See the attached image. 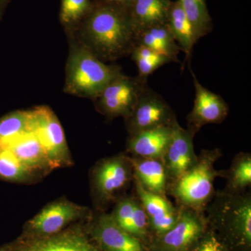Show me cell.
I'll use <instances>...</instances> for the list:
<instances>
[{"instance_id": "cell-2", "label": "cell", "mask_w": 251, "mask_h": 251, "mask_svg": "<svg viewBox=\"0 0 251 251\" xmlns=\"http://www.w3.org/2000/svg\"><path fill=\"white\" fill-rule=\"evenodd\" d=\"M208 227L233 251H251V193L216 191L204 209Z\"/></svg>"}, {"instance_id": "cell-20", "label": "cell", "mask_w": 251, "mask_h": 251, "mask_svg": "<svg viewBox=\"0 0 251 251\" xmlns=\"http://www.w3.org/2000/svg\"><path fill=\"white\" fill-rule=\"evenodd\" d=\"M4 148H9L23 165L34 173L51 169L42 145L31 132L18 137Z\"/></svg>"}, {"instance_id": "cell-9", "label": "cell", "mask_w": 251, "mask_h": 251, "mask_svg": "<svg viewBox=\"0 0 251 251\" xmlns=\"http://www.w3.org/2000/svg\"><path fill=\"white\" fill-rule=\"evenodd\" d=\"M148 85V80L138 76H127L122 72L95 99L97 108L108 118H125L134 108L137 100Z\"/></svg>"}, {"instance_id": "cell-7", "label": "cell", "mask_w": 251, "mask_h": 251, "mask_svg": "<svg viewBox=\"0 0 251 251\" xmlns=\"http://www.w3.org/2000/svg\"><path fill=\"white\" fill-rule=\"evenodd\" d=\"M179 219L169 230L150 239L148 251H191L207 227L205 214L179 207Z\"/></svg>"}, {"instance_id": "cell-15", "label": "cell", "mask_w": 251, "mask_h": 251, "mask_svg": "<svg viewBox=\"0 0 251 251\" xmlns=\"http://www.w3.org/2000/svg\"><path fill=\"white\" fill-rule=\"evenodd\" d=\"M135 196L139 200L148 217L151 237L165 233L179 219L180 208L164 196L146 191L136 179H133Z\"/></svg>"}, {"instance_id": "cell-22", "label": "cell", "mask_w": 251, "mask_h": 251, "mask_svg": "<svg viewBox=\"0 0 251 251\" xmlns=\"http://www.w3.org/2000/svg\"><path fill=\"white\" fill-rule=\"evenodd\" d=\"M166 23L181 51L186 54V58L191 57L193 47L198 41L178 0L172 1Z\"/></svg>"}, {"instance_id": "cell-31", "label": "cell", "mask_w": 251, "mask_h": 251, "mask_svg": "<svg viewBox=\"0 0 251 251\" xmlns=\"http://www.w3.org/2000/svg\"><path fill=\"white\" fill-rule=\"evenodd\" d=\"M11 0H0V21L2 19L5 11Z\"/></svg>"}, {"instance_id": "cell-18", "label": "cell", "mask_w": 251, "mask_h": 251, "mask_svg": "<svg viewBox=\"0 0 251 251\" xmlns=\"http://www.w3.org/2000/svg\"><path fill=\"white\" fill-rule=\"evenodd\" d=\"M130 159L133 164L134 179L143 188L153 194L167 197L169 181L161 158L130 157Z\"/></svg>"}, {"instance_id": "cell-23", "label": "cell", "mask_w": 251, "mask_h": 251, "mask_svg": "<svg viewBox=\"0 0 251 251\" xmlns=\"http://www.w3.org/2000/svg\"><path fill=\"white\" fill-rule=\"evenodd\" d=\"M223 178L226 180L223 192L237 195L247 192L251 185V154L239 152L234 157L228 170L223 171Z\"/></svg>"}, {"instance_id": "cell-29", "label": "cell", "mask_w": 251, "mask_h": 251, "mask_svg": "<svg viewBox=\"0 0 251 251\" xmlns=\"http://www.w3.org/2000/svg\"><path fill=\"white\" fill-rule=\"evenodd\" d=\"M191 251H233L221 239L217 234L206 227V230L198 239Z\"/></svg>"}, {"instance_id": "cell-11", "label": "cell", "mask_w": 251, "mask_h": 251, "mask_svg": "<svg viewBox=\"0 0 251 251\" xmlns=\"http://www.w3.org/2000/svg\"><path fill=\"white\" fill-rule=\"evenodd\" d=\"M92 218L84 206L62 200L48 204L29 220L25 227V236L45 237L59 233L74 221Z\"/></svg>"}, {"instance_id": "cell-8", "label": "cell", "mask_w": 251, "mask_h": 251, "mask_svg": "<svg viewBox=\"0 0 251 251\" xmlns=\"http://www.w3.org/2000/svg\"><path fill=\"white\" fill-rule=\"evenodd\" d=\"M125 121L129 135L178 124L176 114L171 105L149 85L145 87L129 115L125 117Z\"/></svg>"}, {"instance_id": "cell-19", "label": "cell", "mask_w": 251, "mask_h": 251, "mask_svg": "<svg viewBox=\"0 0 251 251\" xmlns=\"http://www.w3.org/2000/svg\"><path fill=\"white\" fill-rule=\"evenodd\" d=\"M171 0H134L128 11L137 36L148 28L167 22Z\"/></svg>"}, {"instance_id": "cell-24", "label": "cell", "mask_w": 251, "mask_h": 251, "mask_svg": "<svg viewBox=\"0 0 251 251\" xmlns=\"http://www.w3.org/2000/svg\"><path fill=\"white\" fill-rule=\"evenodd\" d=\"M31 132L30 111L11 112L0 119V148Z\"/></svg>"}, {"instance_id": "cell-4", "label": "cell", "mask_w": 251, "mask_h": 251, "mask_svg": "<svg viewBox=\"0 0 251 251\" xmlns=\"http://www.w3.org/2000/svg\"><path fill=\"white\" fill-rule=\"evenodd\" d=\"M121 73L120 68L107 65L85 46L74 47L68 59L65 90L95 100Z\"/></svg>"}, {"instance_id": "cell-30", "label": "cell", "mask_w": 251, "mask_h": 251, "mask_svg": "<svg viewBox=\"0 0 251 251\" xmlns=\"http://www.w3.org/2000/svg\"><path fill=\"white\" fill-rule=\"evenodd\" d=\"M133 1L134 0H103V1H105V2L115 4L117 6H121V7L128 10H129L130 6L133 4Z\"/></svg>"}, {"instance_id": "cell-16", "label": "cell", "mask_w": 251, "mask_h": 251, "mask_svg": "<svg viewBox=\"0 0 251 251\" xmlns=\"http://www.w3.org/2000/svg\"><path fill=\"white\" fill-rule=\"evenodd\" d=\"M110 214L122 228L139 240L147 250L151 238L148 219L139 200L135 195H125L120 198L115 203Z\"/></svg>"}, {"instance_id": "cell-6", "label": "cell", "mask_w": 251, "mask_h": 251, "mask_svg": "<svg viewBox=\"0 0 251 251\" xmlns=\"http://www.w3.org/2000/svg\"><path fill=\"white\" fill-rule=\"evenodd\" d=\"M30 126L44 148L51 169L72 164L64 130L50 109L42 106L30 111Z\"/></svg>"}, {"instance_id": "cell-10", "label": "cell", "mask_w": 251, "mask_h": 251, "mask_svg": "<svg viewBox=\"0 0 251 251\" xmlns=\"http://www.w3.org/2000/svg\"><path fill=\"white\" fill-rule=\"evenodd\" d=\"M8 244L11 251H103L91 239L87 228L78 226L45 237L22 235Z\"/></svg>"}, {"instance_id": "cell-28", "label": "cell", "mask_w": 251, "mask_h": 251, "mask_svg": "<svg viewBox=\"0 0 251 251\" xmlns=\"http://www.w3.org/2000/svg\"><path fill=\"white\" fill-rule=\"evenodd\" d=\"M92 7L90 0H61V23L69 27L84 21Z\"/></svg>"}, {"instance_id": "cell-21", "label": "cell", "mask_w": 251, "mask_h": 251, "mask_svg": "<svg viewBox=\"0 0 251 251\" xmlns=\"http://www.w3.org/2000/svg\"><path fill=\"white\" fill-rule=\"evenodd\" d=\"M136 45L145 46L163 54L172 62H179L178 54L181 50L167 23L157 25L140 32L137 36Z\"/></svg>"}, {"instance_id": "cell-12", "label": "cell", "mask_w": 251, "mask_h": 251, "mask_svg": "<svg viewBox=\"0 0 251 251\" xmlns=\"http://www.w3.org/2000/svg\"><path fill=\"white\" fill-rule=\"evenodd\" d=\"M196 90L192 110L186 117L187 129L193 134L202 127L211 124H221L229 113V106L220 95L203 87L191 70Z\"/></svg>"}, {"instance_id": "cell-14", "label": "cell", "mask_w": 251, "mask_h": 251, "mask_svg": "<svg viewBox=\"0 0 251 251\" xmlns=\"http://www.w3.org/2000/svg\"><path fill=\"white\" fill-rule=\"evenodd\" d=\"M194 136L187 128L180 126L179 123L173 128L171 141L161 158L168 175V186L196 164L198 155L193 145Z\"/></svg>"}, {"instance_id": "cell-17", "label": "cell", "mask_w": 251, "mask_h": 251, "mask_svg": "<svg viewBox=\"0 0 251 251\" xmlns=\"http://www.w3.org/2000/svg\"><path fill=\"white\" fill-rule=\"evenodd\" d=\"M175 126L159 127L129 135L126 143L128 156L161 158L171 141Z\"/></svg>"}, {"instance_id": "cell-5", "label": "cell", "mask_w": 251, "mask_h": 251, "mask_svg": "<svg viewBox=\"0 0 251 251\" xmlns=\"http://www.w3.org/2000/svg\"><path fill=\"white\" fill-rule=\"evenodd\" d=\"M133 168L128 155L119 153L100 160L92 173V189L94 202L100 211L125 196L133 182Z\"/></svg>"}, {"instance_id": "cell-13", "label": "cell", "mask_w": 251, "mask_h": 251, "mask_svg": "<svg viewBox=\"0 0 251 251\" xmlns=\"http://www.w3.org/2000/svg\"><path fill=\"white\" fill-rule=\"evenodd\" d=\"M87 231L103 251H147L139 240L115 222L111 214L103 211L94 218Z\"/></svg>"}, {"instance_id": "cell-26", "label": "cell", "mask_w": 251, "mask_h": 251, "mask_svg": "<svg viewBox=\"0 0 251 251\" xmlns=\"http://www.w3.org/2000/svg\"><path fill=\"white\" fill-rule=\"evenodd\" d=\"M130 54L138 67V77L144 80H148V77L162 66L172 62L166 56L143 46L135 45Z\"/></svg>"}, {"instance_id": "cell-3", "label": "cell", "mask_w": 251, "mask_h": 251, "mask_svg": "<svg viewBox=\"0 0 251 251\" xmlns=\"http://www.w3.org/2000/svg\"><path fill=\"white\" fill-rule=\"evenodd\" d=\"M222 156L220 149L202 150L196 164L168 186L167 196L174 198L178 207L204 212L216 193L214 181L217 177L223 178V171L214 167Z\"/></svg>"}, {"instance_id": "cell-27", "label": "cell", "mask_w": 251, "mask_h": 251, "mask_svg": "<svg viewBox=\"0 0 251 251\" xmlns=\"http://www.w3.org/2000/svg\"><path fill=\"white\" fill-rule=\"evenodd\" d=\"M34 172L23 165L7 148H0V179L10 182H25Z\"/></svg>"}, {"instance_id": "cell-1", "label": "cell", "mask_w": 251, "mask_h": 251, "mask_svg": "<svg viewBox=\"0 0 251 251\" xmlns=\"http://www.w3.org/2000/svg\"><path fill=\"white\" fill-rule=\"evenodd\" d=\"M82 35L85 47L100 60H113L130 54L137 34L129 11L102 1L84 19Z\"/></svg>"}, {"instance_id": "cell-32", "label": "cell", "mask_w": 251, "mask_h": 251, "mask_svg": "<svg viewBox=\"0 0 251 251\" xmlns=\"http://www.w3.org/2000/svg\"><path fill=\"white\" fill-rule=\"evenodd\" d=\"M0 251H11V250L10 249L9 244H6V245L0 247Z\"/></svg>"}, {"instance_id": "cell-25", "label": "cell", "mask_w": 251, "mask_h": 251, "mask_svg": "<svg viewBox=\"0 0 251 251\" xmlns=\"http://www.w3.org/2000/svg\"><path fill=\"white\" fill-rule=\"evenodd\" d=\"M186 18L192 26L197 41L212 29L210 15L206 0H178Z\"/></svg>"}]
</instances>
